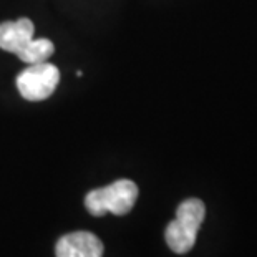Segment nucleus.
<instances>
[{"label":"nucleus","mask_w":257,"mask_h":257,"mask_svg":"<svg viewBox=\"0 0 257 257\" xmlns=\"http://www.w3.org/2000/svg\"><path fill=\"white\" fill-rule=\"evenodd\" d=\"M55 52V45L48 38H34L29 48L24 52L20 60L27 65H34L40 62H47Z\"/></svg>","instance_id":"obj_6"},{"label":"nucleus","mask_w":257,"mask_h":257,"mask_svg":"<svg viewBox=\"0 0 257 257\" xmlns=\"http://www.w3.org/2000/svg\"><path fill=\"white\" fill-rule=\"evenodd\" d=\"M206 216V206L199 199H186L176 209V219L168 224L165 237L174 254H188L196 244V236Z\"/></svg>","instance_id":"obj_1"},{"label":"nucleus","mask_w":257,"mask_h":257,"mask_svg":"<svg viewBox=\"0 0 257 257\" xmlns=\"http://www.w3.org/2000/svg\"><path fill=\"white\" fill-rule=\"evenodd\" d=\"M60 81V70L48 62L29 65L17 76V88L29 101H42L52 96Z\"/></svg>","instance_id":"obj_3"},{"label":"nucleus","mask_w":257,"mask_h":257,"mask_svg":"<svg viewBox=\"0 0 257 257\" xmlns=\"http://www.w3.org/2000/svg\"><path fill=\"white\" fill-rule=\"evenodd\" d=\"M103 242L91 232H72L57 242V257H103Z\"/></svg>","instance_id":"obj_5"},{"label":"nucleus","mask_w":257,"mask_h":257,"mask_svg":"<svg viewBox=\"0 0 257 257\" xmlns=\"http://www.w3.org/2000/svg\"><path fill=\"white\" fill-rule=\"evenodd\" d=\"M136 198L138 186L130 179H119L105 188L90 191L85 198V206L93 216H105L106 212L124 216L133 209Z\"/></svg>","instance_id":"obj_2"},{"label":"nucleus","mask_w":257,"mask_h":257,"mask_svg":"<svg viewBox=\"0 0 257 257\" xmlns=\"http://www.w3.org/2000/svg\"><path fill=\"white\" fill-rule=\"evenodd\" d=\"M34 22L25 17L15 22H2L0 24V48L15 53L20 58L34 40Z\"/></svg>","instance_id":"obj_4"}]
</instances>
